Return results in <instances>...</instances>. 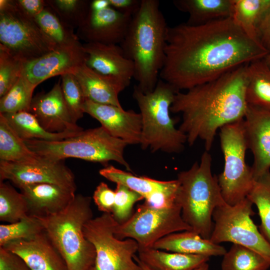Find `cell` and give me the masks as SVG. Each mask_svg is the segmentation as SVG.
Instances as JSON below:
<instances>
[{
	"label": "cell",
	"instance_id": "obj_33",
	"mask_svg": "<svg viewBox=\"0 0 270 270\" xmlns=\"http://www.w3.org/2000/svg\"><path fill=\"white\" fill-rule=\"evenodd\" d=\"M246 198L256 206L260 219L259 230L270 244V170L254 180Z\"/></svg>",
	"mask_w": 270,
	"mask_h": 270
},
{
	"label": "cell",
	"instance_id": "obj_9",
	"mask_svg": "<svg viewBox=\"0 0 270 270\" xmlns=\"http://www.w3.org/2000/svg\"><path fill=\"white\" fill-rule=\"evenodd\" d=\"M0 4V46L24 63L59 48L34 19L20 10L16 0H3Z\"/></svg>",
	"mask_w": 270,
	"mask_h": 270
},
{
	"label": "cell",
	"instance_id": "obj_17",
	"mask_svg": "<svg viewBox=\"0 0 270 270\" xmlns=\"http://www.w3.org/2000/svg\"><path fill=\"white\" fill-rule=\"evenodd\" d=\"M84 63L82 44L59 47L24 64L22 74L36 87L44 80L70 72Z\"/></svg>",
	"mask_w": 270,
	"mask_h": 270
},
{
	"label": "cell",
	"instance_id": "obj_26",
	"mask_svg": "<svg viewBox=\"0 0 270 270\" xmlns=\"http://www.w3.org/2000/svg\"><path fill=\"white\" fill-rule=\"evenodd\" d=\"M174 6L188 14L186 23L191 26L232 18L234 0H174Z\"/></svg>",
	"mask_w": 270,
	"mask_h": 270
},
{
	"label": "cell",
	"instance_id": "obj_23",
	"mask_svg": "<svg viewBox=\"0 0 270 270\" xmlns=\"http://www.w3.org/2000/svg\"><path fill=\"white\" fill-rule=\"evenodd\" d=\"M153 248L170 252L211 256H223L226 250L219 244L202 238L192 230L170 234L157 241Z\"/></svg>",
	"mask_w": 270,
	"mask_h": 270
},
{
	"label": "cell",
	"instance_id": "obj_32",
	"mask_svg": "<svg viewBox=\"0 0 270 270\" xmlns=\"http://www.w3.org/2000/svg\"><path fill=\"white\" fill-rule=\"evenodd\" d=\"M270 262L255 251L232 244L223 256L222 270H268Z\"/></svg>",
	"mask_w": 270,
	"mask_h": 270
},
{
	"label": "cell",
	"instance_id": "obj_40",
	"mask_svg": "<svg viewBox=\"0 0 270 270\" xmlns=\"http://www.w3.org/2000/svg\"><path fill=\"white\" fill-rule=\"evenodd\" d=\"M144 198L126 186L116 184L115 198L112 215L116 220L122 224L127 221L132 215L134 204Z\"/></svg>",
	"mask_w": 270,
	"mask_h": 270
},
{
	"label": "cell",
	"instance_id": "obj_14",
	"mask_svg": "<svg viewBox=\"0 0 270 270\" xmlns=\"http://www.w3.org/2000/svg\"><path fill=\"white\" fill-rule=\"evenodd\" d=\"M84 63L90 68L118 86L122 92L134 77L132 62L119 44L95 42L82 44Z\"/></svg>",
	"mask_w": 270,
	"mask_h": 270
},
{
	"label": "cell",
	"instance_id": "obj_47",
	"mask_svg": "<svg viewBox=\"0 0 270 270\" xmlns=\"http://www.w3.org/2000/svg\"><path fill=\"white\" fill-rule=\"evenodd\" d=\"M134 258L136 262L139 265L142 270H152V269L148 267L146 265L144 264L138 258L136 254L134 256Z\"/></svg>",
	"mask_w": 270,
	"mask_h": 270
},
{
	"label": "cell",
	"instance_id": "obj_28",
	"mask_svg": "<svg viewBox=\"0 0 270 270\" xmlns=\"http://www.w3.org/2000/svg\"><path fill=\"white\" fill-rule=\"evenodd\" d=\"M0 114L5 117L18 136L24 140L60 141L75 136L82 131L48 132L42 126L35 116L29 112Z\"/></svg>",
	"mask_w": 270,
	"mask_h": 270
},
{
	"label": "cell",
	"instance_id": "obj_5",
	"mask_svg": "<svg viewBox=\"0 0 270 270\" xmlns=\"http://www.w3.org/2000/svg\"><path fill=\"white\" fill-rule=\"evenodd\" d=\"M91 200L88 196L76 194L62 210L36 216L64 260L68 270H90L94 264L95 249L83 231L84 224L93 218Z\"/></svg>",
	"mask_w": 270,
	"mask_h": 270
},
{
	"label": "cell",
	"instance_id": "obj_29",
	"mask_svg": "<svg viewBox=\"0 0 270 270\" xmlns=\"http://www.w3.org/2000/svg\"><path fill=\"white\" fill-rule=\"evenodd\" d=\"M40 157L32 151L0 114V160L10 162L36 161Z\"/></svg>",
	"mask_w": 270,
	"mask_h": 270
},
{
	"label": "cell",
	"instance_id": "obj_46",
	"mask_svg": "<svg viewBox=\"0 0 270 270\" xmlns=\"http://www.w3.org/2000/svg\"><path fill=\"white\" fill-rule=\"evenodd\" d=\"M110 6L108 0H91L90 9L94 10H100Z\"/></svg>",
	"mask_w": 270,
	"mask_h": 270
},
{
	"label": "cell",
	"instance_id": "obj_20",
	"mask_svg": "<svg viewBox=\"0 0 270 270\" xmlns=\"http://www.w3.org/2000/svg\"><path fill=\"white\" fill-rule=\"evenodd\" d=\"M4 247L20 256L30 270H68L44 230L32 238L12 241Z\"/></svg>",
	"mask_w": 270,
	"mask_h": 270
},
{
	"label": "cell",
	"instance_id": "obj_3",
	"mask_svg": "<svg viewBox=\"0 0 270 270\" xmlns=\"http://www.w3.org/2000/svg\"><path fill=\"white\" fill-rule=\"evenodd\" d=\"M168 26L158 0H142L126 34L119 44L134 65V78L144 92L152 91L165 60Z\"/></svg>",
	"mask_w": 270,
	"mask_h": 270
},
{
	"label": "cell",
	"instance_id": "obj_49",
	"mask_svg": "<svg viewBox=\"0 0 270 270\" xmlns=\"http://www.w3.org/2000/svg\"><path fill=\"white\" fill-rule=\"evenodd\" d=\"M264 60L267 66H268V67L270 69V54H268L266 56V57L264 58Z\"/></svg>",
	"mask_w": 270,
	"mask_h": 270
},
{
	"label": "cell",
	"instance_id": "obj_30",
	"mask_svg": "<svg viewBox=\"0 0 270 270\" xmlns=\"http://www.w3.org/2000/svg\"><path fill=\"white\" fill-rule=\"evenodd\" d=\"M270 12V0H234L232 18L251 38L258 42L257 29Z\"/></svg>",
	"mask_w": 270,
	"mask_h": 270
},
{
	"label": "cell",
	"instance_id": "obj_8",
	"mask_svg": "<svg viewBox=\"0 0 270 270\" xmlns=\"http://www.w3.org/2000/svg\"><path fill=\"white\" fill-rule=\"evenodd\" d=\"M220 140L224 164L218 182L224 200L232 206L246 198L254 182L246 162L248 145L244 118L222 126Z\"/></svg>",
	"mask_w": 270,
	"mask_h": 270
},
{
	"label": "cell",
	"instance_id": "obj_34",
	"mask_svg": "<svg viewBox=\"0 0 270 270\" xmlns=\"http://www.w3.org/2000/svg\"><path fill=\"white\" fill-rule=\"evenodd\" d=\"M29 214L28 202L21 192L10 184L0 182V220L16 222Z\"/></svg>",
	"mask_w": 270,
	"mask_h": 270
},
{
	"label": "cell",
	"instance_id": "obj_38",
	"mask_svg": "<svg viewBox=\"0 0 270 270\" xmlns=\"http://www.w3.org/2000/svg\"><path fill=\"white\" fill-rule=\"evenodd\" d=\"M61 78L64 100L73 122L76 124L83 117L86 98L80 84L72 73L64 74Z\"/></svg>",
	"mask_w": 270,
	"mask_h": 270
},
{
	"label": "cell",
	"instance_id": "obj_35",
	"mask_svg": "<svg viewBox=\"0 0 270 270\" xmlns=\"http://www.w3.org/2000/svg\"><path fill=\"white\" fill-rule=\"evenodd\" d=\"M35 88L22 72L16 83L0 98V114L28 112Z\"/></svg>",
	"mask_w": 270,
	"mask_h": 270
},
{
	"label": "cell",
	"instance_id": "obj_12",
	"mask_svg": "<svg viewBox=\"0 0 270 270\" xmlns=\"http://www.w3.org/2000/svg\"><path fill=\"white\" fill-rule=\"evenodd\" d=\"M253 204L247 198L234 206L224 203L212 214L214 228L210 240L219 244L230 242L258 253L270 263V244L251 218Z\"/></svg>",
	"mask_w": 270,
	"mask_h": 270
},
{
	"label": "cell",
	"instance_id": "obj_48",
	"mask_svg": "<svg viewBox=\"0 0 270 270\" xmlns=\"http://www.w3.org/2000/svg\"><path fill=\"white\" fill-rule=\"evenodd\" d=\"M208 270V264L205 263L204 264H202V266L199 267L198 268H196L195 270Z\"/></svg>",
	"mask_w": 270,
	"mask_h": 270
},
{
	"label": "cell",
	"instance_id": "obj_2",
	"mask_svg": "<svg viewBox=\"0 0 270 270\" xmlns=\"http://www.w3.org/2000/svg\"><path fill=\"white\" fill-rule=\"evenodd\" d=\"M248 64L186 92L176 93L170 110L182 114L179 129L186 134L189 146L200 139L208 152L218 130L244 118Z\"/></svg>",
	"mask_w": 270,
	"mask_h": 270
},
{
	"label": "cell",
	"instance_id": "obj_6",
	"mask_svg": "<svg viewBox=\"0 0 270 270\" xmlns=\"http://www.w3.org/2000/svg\"><path fill=\"white\" fill-rule=\"evenodd\" d=\"M178 92L160 78L150 92H144L134 86L132 96L142 120L140 143L142 149L168 154H178L184 150L186 136L176 128V121L170 115V106Z\"/></svg>",
	"mask_w": 270,
	"mask_h": 270
},
{
	"label": "cell",
	"instance_id": "obj_18",
	"mask_svg": "<svg viewBox=\"0 0 270 270\" xmlns=\"http://www.w3.org/2000/svg\"><path fill=\"white\" fill-rule=\"evenodd\" d=\"M29 112L50 132H80L83 128L73 122L65 103L60 81L48 92L36 94Z\"/></svg>",
	"mask_w": 270,
	"mask_h": 270
},
{
	"label": "cell",
	"instance_id": "obj_16",
	"mask_svg": "<svg viewBox=\"0 0 270 270\" xmlns=\"http://www.w3.org/2000/svg\"><path fill=\"white\" fill-rule=\"evenodd\" d=\"M132 18L110 6L96 10L90 9L85 20L77 28L76 34L85 43L120 44L126 34Z\"/></svg>",
	"mask_w": 270,
	"mask_h": 270
},
{
	"label": "cell",
	"instance_id": "obj_37",
	"mask_svg": "<svg viewBox=\"0 0 270 270\" xmlns=\"http://www.w3.org/2000/svg\"><path fill=\"white\" fill-rule=\"evenodd\" d=\"M44 231L40 220L32 215L15 222L0 224V246H4L12 241L32 238Z\"/></svg>",
	"mask_w": 270,
	"mask_h": 270
},
{
	"label": "cell",
	"instance_id": "obj_27",
	"mask_svg": "<svg viewBox=\"0 0 270 270\" xmlns=\"http://www.w3.org/2000/svg\"><path fill=\"white\" fill-rule=\"evenodd\" d=\"M247 70L248 105L270 112V69L264 58L248 64Z\"/></svg>",
	"mask_w": 270,
	"mask_h": 270
},
{
	"label": "cell",
	"instance_id": "obj_4",
	"mask_svg": "<svg viewBox=\"0 0 270 270\" xmlns=\"http://www.w3.org/2000/svg\"><path fill=\"white\" fill-rule=\"evenodd\" d=\"M212 158L205 150L200 162L177 176V198L182 216L192 230L210 240L214 228L212 214L216 208L226 203L220 187L218 176L212 172Z\"/></svg>",
	"mask_w": 270,
	"mask_h": 270
},
{
	"label": "cell",
	"instance_id": "obj_22",
	"mask_svg": "<svg viewBox=\"0 0 270 270\" xmlns=\"http://www.w3.org/2000/svg\"><path fill=\"white\" fill-rule=\"evenodd\" d=\"M99 174L108 180L122 184L138 193L146 202L162 196L174 195L177 192L178 188L177 179L158 180L146 176H137L112 165L100 169Z\"/></svg>",
	"mask_w": 270,
	"mask_h": 270
},
{
	"label": "cell",
	"instance_id": "obj_19",
	"mask_svg": "<svg viewBox=\"0 0 270 270\" xmlns=\"http://www.w3.org/2000/svg\"><path fill=\"white\" fill-rule=\"evenodd\" d=\"M248 145L254 156V180L270 168V112L248 105L244 118Z\"/></svg>",
	"mask_w": 270,
	"mask_h": 270
},
{
	"label": "cell",
	"instance_id": "obj_15",
	"mask_svg": "<svg viewBox=\"0 0 270 270\" xmlns=\"http://www.w3.org/2000/svg\"><path fill=\"white\" fill-rule=\"evenodd\" d=\"M83 110L96 119L101 126L114 137L129 144L140 143L142 120L140 113L122 107L100 104L86 100Z\"/></svg>",
	"mask_w": 270,
	"mask_h": 270
},
{
	"label": "cell",
	"instance_id": "obj_11",
	"mask_svg": "<svg viewBox=\"0 0 270 270\" xmlns=\"http://www.w3.org/2000/svg\"><path fill=\"white\" fill-rule=\"evenodd\" d=\"M192 230L182 216L180 202L173 206L156 208L144 202L126 222L118 224L114 235L120 240L132 238L138 248H152L162 238L172 233Z\"/></svg>",
	"mask_w": 270,
	"mask_h": 270
},
{
	"label": "cell",
	"instance_id": "obj_1",
	"mask_svg": "<svg viewBox=\"0 0 270 270\" xmlns=\"http://www.w3.org/2000/svg\"><path fill=\"white\" fill-rule=\"evenodd\" d=\"M268 54L232 18L198 26L182 23L168 28L160 78L178 91L188 90Z\"/></svg>",
	"mask_w": 270,
	"mask_h": 270
},
{
	"label": "cell",
	"instance_id": "obj_7",
	"mask_svg": "<svg viewBox=\"0 0 270 270\" xmlns=\"http://www.w3.org/2000/svg\"><path fill=\"white\" fill-rule=\"evenodd\" d=\"M24 141L32 151L44 159L58 161L72 158L104 165L114 161L132 172L124 156L128 144L111 136L102 126L82 130L75 136L60 141Z\"/></svg>",
	"mask_w": 270,
	"mask_h": 270
},
{
	"label": "cell",
	"instance_id": "obj_13",
	"mask_svg": "<svg viewBox=\"0 0 270 270\" xmlns=\"http://www.w3.org/2000/svg\"><path fill=\"white\" fill-rule=\"evenodd\" d=\"M8 180L18 188L29 184L50 183L76 190L73 172L63 160L40 158L34 162H0V180Z\"/></svg>",
	"mask_w": 270,
	"mask_h": 270
},
{
	"label": "cell",
	"instance_id": "obj_43",
	"mask_svg": "<svg viewBox=\"0 0 270 270\" xmlns=\"http://www.w3.org/2000/svg\"><path fill=\"white\" fill-rule=\"evenodd\" d=\"M16 2L20 12L34 20L46 6L44 0H16Z\"/></svg>",
	"mask_w": 270,
	"mask_h": 270
},
{
	"label": "cell",
	"instance_id": "obj_45",
	"mask_svg": "<svg viewBox=\"0 0 270 270\" xmlns=\"http://www.w3.org/2000/svg\"><path fill=\"white\" fill-rule=\"evenodd\" d=\"M257 36L260 44L270 54V12L258 25Z\"/></svg>",
	"mask_w": 270,
	"mask_h": 270
},
{
	"label": "cell",
	"instance_id": "obj_39",
	"mask_svg": "<svg viewBox=\"0 0 270 270\" xmlns=\"http://www.w3.org/2000/svg\"><path fill=\"white\" fill-rule=\"evenodd\" d=\"M24 62L0 46V98L21 76Z\"/></svg>",
	"mask_w": 270,
	"mask_h": 270
},
{
	"label": "cell",
	"instance_id": "obj_44",
	"mask_svg": "<svg viewBox=\"0 0 270 270\" xmlns=\"http://www.w3.org/2000/svg\"><path fill=\"white\" fill-rule=\"evenodd\" d=\"M142 0H108L110 6L118 12L132 17L138 10Z\"/></svg>",
	"mask_w": 270,
	"mask_h": 270
},
{
	"label": "cell",
	"instance_id": "obj_24",
	"mask_svg": "<svg viewBox=\"0 0 270 270\" xmlns=\"http://www.w3.org/2000/svg\"><path fill=\"white\" fill-rule=\"evenodd\" d=\"M72 73L80 84L86 100L122 107L118 99L122 90L84 63L76 67Z\"/></svg>",
	"mask_w": 270,
	"mask_h": 270
},
{
	"label": "cell",
	"instance_id": "obj_36",
	"mask_svg": "<svg viewBox=\"0 0 270 270\" xmlns=\"http://www.w3.org/2000/svg\"><path fill=\"white\" fill-rule=\"evenodd\" d=\"M46 5L66 26L74 30L84 22L90 11L91 0H46Z\"/></svg>",
	"mask_w": 270,
	"mask_h": 270
},
{
	"label": "cell",
	"instance_id": "obj_42",
	"mask_svg": "<svg viewBox=\"0 0 270 270\" xmlns=\"http://www.w3.org/2000/svg\"><path fill=\"white\" fill-rule=\"evenodd\" d=\"M0 270H30L20 256L4 246H0Z\"/></svg>",
	"mask_w": 270,
	"mask_h": 270
},
{
	"label": "cell",
	"instance_id": "obj_10",
	"mask_svg": "<svg viewBox=\"0 0 270 270\" xmlns=\"http://www.w3.org/2000/svg\"><path fill=\"white\" fill-rule=\"evenodd\" d=\"M118 223L112 214L102 213L84 226L85 237L96 251L90 270H142L134 260L138 244L134 240H120L114 235Z\"/></svg>",
	"mask_w": 270,
	"mask_h": 270
},
{
	"label": "cell",
	"instance_id": "obj_41",
	"mask_svg": "<svg viewBox=\"0 0 270 270\" xmlns=\"http://www.w3.org/2000/svg\"><path fill=\"white\" fill-rule=\"evenodd\" d=\"M115 198V190L101 182L94 192L92 199L98 209L102 213L112 214Z\"/></svg>",
	"mask_w": 270,
	"mask_h": 270
},
{
	"label": "cell",
	"instance_id": "obj_31",
	"mask_svg": "<svg viewBox=\"0 0 270 270\" xmlns=\"http://www.w3.org/2000/svg\"><path fill=\"white\" fill-rule=\"evenodd\" d=\"M34 20L44 34L58 47L81 44L74 29L64 24L47 5Z\"/></svg>",
	"mask_w": 270,
	"mask_h": 270
},
{
	"label": "cell",
	"instance_id": "obj_21",
	"mask_svg": "<svg viewBox=\"0 0 270 270\" xmlns=\"http://www.w3.org/2000/svg\"><path fill=\"white\" fill-rule=\"evenodd\" d=\"M19 188L28 202L29 214L36 216L62 210L76 194V190L50 183L26 184Z\"/></svg>",
	"mask_w": 270,
	"mask_h": 270
},
{
	"label": "cell",
	"instance_id": "obj_25",
	"mask_svg": "<svg viewBox=\"0 0 270 270\" xmlns=\"http://www.w3.org/2000/svg\"><path fill=\"white\" fill-rule=\"evenodd\" d=\"M138 258L152 270H195L206 263V256L173 252L153 248L138 250Z\"/></svg>",
	"mask_w": 270,
	"mask_h": 270
}]
</instances>
